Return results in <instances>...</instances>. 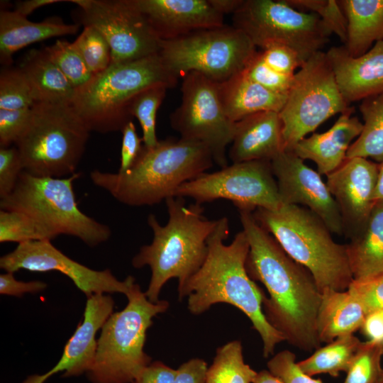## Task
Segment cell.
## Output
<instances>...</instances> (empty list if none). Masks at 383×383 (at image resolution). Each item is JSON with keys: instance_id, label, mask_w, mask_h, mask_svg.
Returning <instances> with one entry per match:
<instances>
[{"instance_id": "cell-2", "label": "cell", "mask_w": 383, "mask_h": 383, "mask_svg": "<svg viewBox=\"0 0 383 383\" xmlns=\"http://www.w3.org/2000/svg\"><path fill=\"white\" fill-rule=\"evenodd\" d=\"M229 235L226 217L218 224L208 240V254L201 267L184 283L178 285L179 299H187L189 312L199 315L218 303L231 304L250 319L263 343V355L274 354L275 347L285 341L265 318L263 291L250 278L246 270L249 243L242 230L233 241L225 244Z\"/></svg>"}, {"instance_id": "cell-31", "label": "cell", "mask_w": 383, "mask_h": 383, "mask_svg": "<svg viewBox=\"0 0 383 383\" xmlns=\"http://www.w3.org/2000/svg\"><path fill=\"white\" fill-rule=\"evenodd\" d=\"M360 111L362 130L350 146L346 158L370 157L380 163L383 161V93L362 99Z\"/></svg>"}, {"instance_id": "cell-3", "label": "cell", "mask_w": 383, "mask_h": 383, "mask_svg": "<svg viewBox=\"0 0 383 383\" xmlns=\"http://www.w3.org/2000/svg\"><path fill=\"white\" fill-rule=\"evenodd\" d=\"M213 163L212 155L203 143L168 138L152 148L143 145L127 172L94 170L90 178L123 204L151 206L173 196L180 185L205 173Z\"/></svg>"}, {"instance_id": "cell-22", "label": "cell", "mask_w": 383, "mask_h": 383, "mask_svg": "<svg viewBox=\"0 0 383 383\" xmlns=\"http://www.w3.org/2000/svg\"><path fill=\"white\" fill-rule=\"evenodd\" d=\"M284 150L283 123L279 113L262 111L236 122L228 151L232 163L272 161Z\"/></svg>"}, {"instance_id": "cell-37", "label": "cell", "mask_w": 383, "mask_h": 383, "mask_svg": "<svg viewBox=\"0 0 383 383\" xmlns=\"http://www.w3.org/2000/svg\"><path fill=\"white\" fill-rule=\"evenodd\" d=\"M44 49L75 89L85 85L94 76L72 43L57 40Z\"/></svg>"}, {"instance_id": "cell-7", "label": "cell", "mask_w": 383, "mask_h": 383, "mask_svg": "<svg viewBox=\"0 0 383 383\" xmlns=\"http://www.w3.org/2000/svg\"><path fill=\"white\" fill-rule=\"evenodd\" d=\"M126 296V307L112 313L101 328L94 363L86 374L91 383H132L152 362L144 351L147 331L170 304L150 301L136 283Z\"/></svg>"}, {"instance_id": "cell-11", "label": "cell", "mask_w": 383, "mask_h": 383, "mask_svg": "<svg viewBox=\"0 0 383 383\" xmlns=\"http://www.w3.org/2000/svg\"><path fill=\"white\" fill-rule=\"evenodd\" d=\"M233 23L256 48L284 45L294 50L304 62L322 51L332 34L318 15L300 11L285 0H243L233 14Z\"/></svg>"}, {"instance_id": "cell-53", "label": "cell", "mask_w": 383, "mask_h": 383, "mask_svg": "<svg viewBox=\"0 0 383 383\" xmlns=\"http://www.w3.org/2000/svg\"><path fill=\"white\" fill-rule=\"evenodd\" d=\"M252 383H284L280 378L270 372L268 370L258 372Z\"/></svg>"}, {"instance_id": "cell-52", "label": "cell", "mask_w": 383, "mask_h": 383, "mask_svg": "<svg viewBox=\"0 0 383 383\" xmlns=\"http://www.w3.org/2000/svg\"><path fill=\"white\" fill-rule=\"evenodd\" d=\"M211 5L221 14H233L241 6L243 0H209Z\"/></svg>"}, {"instance_id": "cell-35", "label": "cell", "mask_w": 383, "mask_h": 383, "mask_svg": "<svg viewBox=\"0 0 383 383\" xmlns=\"http://www.w3.org/2000/svg\"><path fill=\"white\" fill-rule=\"evenodd\" d=\"M383 342H362L343 383H377L383 367Z\"/></svg>"}, {"instance_id": "cell-23", "label": "cell", "mask_w": 383, "mask_h": 383, "mask_svg": "<svg viewBox=\"0 0 383 383\" xmlns=\"http://www.w3.org/2000/svg\"><path fill=\"white\" fill-rule=\"evenodd\" d=\"M353 113L351 106L328 131L304 138L289 151L304 160L313 161L321 175L328 174L345 160L350 146L362 132V123Z\"/></svg>"}, {"instance_id": "cell-1", "label": "cell", "mask_w": 383, "mask_h": 383, "mask_svg": "<svg viewBox=\"0 0 383 383\" xmlns=\"http://www.w3.org/2000/svg\"><path fill=\"white\" fill-rule=\"evenodd\" d=\"M238 211L250 247L247 272L269 294L262 302L266 319L292 346L306 352L316 350L321 344L316 328L321 294L313 275L258 224L252 211Z\"/></svg>"}, {"instance_id": "cell-38", "label": "cell", "mask_w": 383, "mask_h": 383, "mask_svg": "<svg viewBox=\"0 0 383 383\" xmlns=\"http://www.w3.org/2000/svg\"><path fill=\"white\" fill-rule=\"evenodd\" d=\"M72 43L93 75L104 71L111 64L110 45L94 27L84 26L81 34Z\"/></svg>"}, {"instance_id": "cell-40", "label": "cell", "mask_w": 383, "mask_h": 383, "mask_svg": "<svg viewBox=\"0 0 383 383\" xmlns=\"http://www.w3.org/2000/svg\"><path fill=\"white\" fill-rule=\"evenodd\" d=\"M243 72L267 90L285 96H287L292 87L294 76L283 74L274 70L264 61L261 51L255 52Z\"/></svg>"}, {"instance_id": "cell-28", "label": "cell", "mask_w": 383, "mask_h": 383, "mask_svg": "<svg viewBox=\"0 0 383 383\" xmlns=\"http://www.w3.org/2000/svg\"><path fill=\"white\" fill-rule=\"evenodd\" d=\"M18 67L28 80L35 103L71 104L75 89L44 48L29 50Z\"/></svg>"}, {"instance_id": "cell-50", "label": "cell", "mask_w": 383, "mask_h": 383, "mask_svg": "<svg viewBox=\"0 0 383 383\" xmlns=\"http://www.w3.org/2000/svg\"><path fill=\"white\" fill-rule=\"evenodd\" d=\"M360 329L368 340L383 342V310L368 313Z\"/></svg>"}, {"instance_id": "cell-26", "label": "cell", "mask_w": 383, "mask_h": 383, "mask_svg": "<svg viewBox=\"0 0 383 383\" xmlns=\"http://www.w3.org/2000/svg\"><path fill=\"white\" fill-rule=\"evenodd\" d=\"M321 294L316 323L321 343H328L361 328L367 313L357 297L348 289L338 291L326 288Z\"/></svg>"}, {"instance_id": "cell-46", "label": "cell", "mask_w": 383, "mask_h": 383, "mask_svg": "<svg viewBox=\"0 0 383 383\" xmlns=\"http://www.w3.org/2000/svg\"><path fill=\"white\" fill-rule=\"evenodd\" d=\"M122 143L120 167L118 172L123 173L130 170L139 157L143 145L142 138L137 133L132 121L127 123L121 130Z\"/></svg>"}, {"instance_id": "cell-9", "label": "cell", "mask_w": 383, "mask_h": 383, "mask_svg": "<svg viewBox=\"0 0 383 383\" xmlns=\"http://www.w3.org/2000/svg\"><path fill=\"white\" fill-rule=\"evenodd\" d=\"M38 177L23 171L13 190L0 200L1 209L21 211L38 223L54 239L60 235L78 238L90 247L106 242L110 228L78 208L73 182L80 177Z\"/></svg>"}, {"instance_id": "cell-27", "label": "cell", "mask_w": 383, "mask_h": 383, "mask_svg": "<svg viewBox=\"0 0 383 383\" xmlns=\"http://www.w3.org/2000/svg\"><path fill=\"white\" fill-rule=\"evenodd\" d=\"M346 244L353 280L383 273V201L375 202L362 229Z\"/></svg>"}, {"instance_id": "cell-24", "label": "cell", "mask_w": 383, "mask_h": 383, "mask_svg": "<svg viewBox=\"0 0 383 383\" xmlns=\"http://www.w3.org/2000/svg\"><path fill=\"white\" fill-rule=\"evenodd\" d=\"M79 24L65 23L56 16L41 22H32L14 11L1 9L0 12V61L11 66L16 51L34 43L57 36L75 34Z\"/></svg>"}, {"instance_id": "cell-15", "label": "cell", "mask_w": 383, "mask_h": 383, "mask_svg": "<svg viewBox=\"0 0 383 383\" xmlns=\"http://www.w3.org/2000/svg\"><path fill=\"white\" fill-rule=\"evenodd\" d=\"M78 24L96 28L111 48V64L158 53L161 40L133 0H72Z\"/></svg>"}, {"instance_id": "cell-29", "label": "cell", "mask_w": 383, "mask_h": 383, "mask_svg": "<svg viewBox=\"0 0 383 383\" xmlns=\"http://www.w3.org/2000/svg\"><path fill=\"white\" fill-rule=\"evenodd\" d=\"M347 20L343 46L352 57L364 55L383 40V0H340Z\"/></svg>"}, {"instance_id": "cell-4", "label": "cell", "mask_w": 383, "mask_h": 383, "mask_svg": "<svg viewBox=\"0 0 383 383\" xmlns=\"http://www.w3.org/2000/svg\"><path fill=\"white\" fill-rule=\"evenodd\" d=\"M167 223L162 226L154 214L148 217L153 233L150 244L143 245L132 259L135 268L148 266L151 277L148 299L156 303L162 288L172 278L184 283L203 265L208 254V240L218 219L209 220L204 208L194 203L186 205L184 198L171 196L165 200Z\"/></svg>"}, {"instance_id": "cell-48", "label": "cell", "mask_w": 383, "mask_h": 383, "mask_svg": "<svg viewBox=\"0 0 383 383\" xmlns=\"http://www.w3.org/2000/svg\"><path fill=\"white\" fill-rule=\"evenodd\" d=\"M207 369L203 359H190L176 370L173 383H205Z\"/></svg>"}, {"instance_id": "cell-42", "label": "cell", "mask_w": 383, "mask_h": 383, "mask_svg": "<svg viewBox=\"0 0 383 383\" xmlns=\"http://www.w3.org/2000/svg\"><path fill=\"white\" fill-rule=\"evenodd\" d=\"M23 162L17 148H0V199L9 195L14 189L21 173Z\"/></svg>"}, {"instance_id": "cell-18", "label": "cell", "mask_w": 383, "mask_h": 383, "mask_svg": "<svg viewBox=\"0 0 383 383\" xmlns=\"http://www.w3.org/2000/svg\"><path fill=\"white\" fill-rule=\"evenodd\" d=\"M379 163L364 157L346 158L326 175V184L335 200L348 238L364 226L375 204Z\"/></svg>"}, {"instance_id": "cell-10", "label": "cell", "mask_w": 383, "mask_h": 383, "mask_svg": "<svg viewBox=\"0 0 383 383\" xmlns=\"http://www.w3.org/2000/svg\"><path fill=\"white\" fill-rule=\"evenodd\" d=\"M257 51L245 33L224 25L161 40L158 55L177 78L196 72L218 83L242 72Z\"/></svg>"}, {"instance_id": "cell-41", "label": "cell", "mask_w": 383, "mask_h": 383, "mask_svg": "<svg viewBox=\"0 0 383 383\" xmlns=\"http://www.w3.org/2000/svg\"><path fill=\"white\" fill-rule=\"evenodd\" d=\"M267 370L284 383H323L305 374L297 365L296 355L284 350L273 355L267 363Z\"/></svg>"}, {"instance_id": "cell-21", "label": "cell", "mask_w": 383, "mask_h": 383, "mask_svg": "<svg viewBox=\"0 0 383 383\" xmlns=\"http://www.w3.org/2000/svg\"><path fill=\"white\" fill-rule=\"evenodd\" d=\"M326 54L348 104L383 93V40L359 57H352L343 45L331 47Z\"/></svg>"}, {"instance_id": "cell-19", "label": "cell", "mask_w": 383, "mask_h": 383, "mask_svg": "<svg viewBox=\"0 0 383 383\" xmlns=\"http://www.w3.org/2000/svg\"><path fill=\"white\" fill-rule=\"evenodd\" d=\"M113 298L106 294L87 296L83 321L65 345L57 363L43 374L29 375L22 383H45L51 376L63 372L62 377L87 374L91 368L97 346V332L112 314Z\"/></svg>"}, {"instance_id": "cell-25", "label": "cell", "mask_w": 383, "mask_h": 383, "mask_svg": "<svg viewBox=\"0 0 383 383\" xmlns=\"http://www.w3.org/2000/svg\"><path fill=\"white\" fill-rule=\"evenodd\" d=\"M217 89L226 114L234 122L262 111L279 113L287 96L267 90L243 71L217 83Z\"/></svg>"}, {"instance_id": "cell-12", "label": "cell", "mask_w": 383, "mask_h": 383, "mask_svg": "<svg viewBox=\"0 0 383 383\" xmlns=\"http://www.w3.org/2000/svg\"><path fill=\"white\" fill-rule=\"evenodd\" d=\"M350 106L345 100L326 52L313 54L297 71L279 112L285 151L320 125Z\"/></svg>"}, {"instance_id": "cell-6", "label": "cell", "mask_w": 383, "mask_h": 383, "mask_svg": "<svg viewBox=\"0 0 383 383\" xmlns=\"http://www.w3.org/2000/svg\"><path fill=\"white\" fill-rule=\"evenodd\" d=\"M177 80L165 67L158 53L111 64L75 89L71 105L90 132L121 131L132 121L130 107L140 93L159 84L173 88Z\"/></svg>"}, {"instance_id": "cell-34", "label": "cell", "mask_w": 383, "mask_h": 383, "mask_svg": "<svg viewBox=\"0 0 383 383\" xmlns=\"http://www.w3.org/2000/svg\"><path fill=\"white\" fill-rule=\"evenodd\" d=\"M50 234L28 215L15 210H0V242L22 243L52 240Z\"/></svg>"}, {"instance_id": "cell-43", "label": "cell", "mask_w": 383, "mask_h": 383, "mask_svg": "<svg viewBox=\"0 0 383 383\" xmlns=\"http://www.w3.org/2000/svg\"><path fill=\"white\" fill-rule=\"evenodd\" d=\"M260 51L267 65L283 74L294 75L296 69L304 64L294 50L284 45H272Z\"/></svg>"}, {"instance_id": "cell-8", "label": "cell", "mask_w": 383, "mask_h": 383, "mask_svg": "<svg viewBox=\"0 0 383 383\" xmlns=\"http://www.w3.org/2000/svg\"><path fill=\"white\" fill-rule=\"evenodd\" d=\"M89 133L71 104L36 102L15 145L25 171L62 178L76 173Z\"/></svg>"}, {"instance_id": "cell-51", "label": "cell", "mask_w": 383, "mask_h": 383, "mask_svg": "<svg viewBox=\"0 0 383 383\" xmlns=\"http://www.w3.org/2000/svg\"><path fill=\"white\" fill-rule=\"evenodd\" d=\"M60 0H25L20 1L16 4L14 11L26 17L36 9L46 5L62 2Z\"/></svg>"}, {"instance_id": "cell-13", "label": "cell", "mask_w": 383, "mask_h": 383, "mask_svg": "<svg viewBox=\"0 0 383 383\" xmlns=\"http://www.w3.org/2000/svg\"><path fill=\"white\" fill-rule=\"evenodd\" d=\"M173 196L189 197L195 203L224 199L238 210L262 208L278 210L282 206L271 162L252 160L232 163L211 173H203L180 185Z\"/></svg>"}, {"instance_id": "cell-20", "label": "cell", "mask_w": 383, "mask_h": 383, "mask_svg": "<svg viewBox=\"0 0 383 383\" xmlns=\"http://www.w3.org/2000/svg\"><path fill=\"white\" fill-rule=\"evenodd\" d=\"M161 40L224 26L209 0H133Z\"/></svg>"}, {"instance_id": "cell-33", "label": "cell", "mask_w": 383, "mask_h": 383, "mask_svg": "<svg viewBox=\"0 0 383 383\" xmlns=\"http://www.w3.org/2000/svg\"><path fill=\"white\" fill-rule=\"evenodd\" d=\"M168 89L165 84L151 87L140 93L131 105L130 114L140 123L145 148H152L159 142L156 135L157 113Z\"/></svg>"}, {"instance_id": "cell-14", "label": "cell", "mask_w": 383, "mask_h": 383, "mask_svg": "<svg viewBox=\"0 0 383 383\" xmlns=\"http://www.w3.org/2000/svg\"><path fill=\"white\" fill-rule=\"evenodd\" d=\"M181 91V104L170 116L172 128L180 138L206 145L221 168L228 166L226 150L233 141L236 122L223 110L217 82L191 72L182 77Z\"/></svg>"}, {"instance_id": "cell-30", "label": "cell", "mask_w": 383, "mask_h": 383, "mask_svg": "<svg viewBox=\"0 0 383 383\" xmlns=\"http://www.w3.org/2000/svg\"><path fill=\"white\" fill-rule=\"evenodd\" d=\"M361 343L353 334L343 335L319 347L311 356L297 362V365L302 372L311 377L327 374L336 377L340 372H347Z\"/></svg>"}, {"instance_id": "cell-55", "label": "cell", "mask_w": 383, "mask_h": 383, "mask_svg": "<svg viewBox=\"0 0 383 383\" xmlns=\"http://www.w3.org/2000/svg\"><path fill=\"white\" fill-rule=\"evenodd\" d=\"M377 383H383V368Z\"/></svg>"}, {"instance_id": "cell-32", "label": "cell", "mask_w": 383, "mask_h": 383, "mask_svg": "<svg viewBox=\"0 0 383 383\" xmlns=\"http://www.w3.org/2000/svg\"><path fill=\"white\" fill-rule=\"evenodd\" d=\"M257 373L245 363L241 342L234 340L217 349L205 383H252Z\"/></svg>"}, {"instance_id": "cell-45", "label": "cell", "mask_w": 383, "mask_h": 383, "mask_svg": "<svg viewBox=\"0 0 383 383\" xmlns=\"http://www.w3.org/2000/svg\"><path fill=\"white\" fill-rule=\"evenodd\" d=\"M348 290L360 300L367 313L383 310V273L367 279L353 280Z\"/></svg>"}, {"instance_id": "cell-17", "label": "cell", "mask_w": 383, "mask_h": 383, "mask_svg": "<svg viewBox=\"0 0 383 383\" xmlns=\"http://www.w3.org/2000/svg\"><path fill=\"white\" fill-rule=\"evenodd\" d=\"M283 204L305 207L319 217L331 233L343 234L338 206L318 171L292 151H284L271 161Z\"/></svg>"}, {"instance_id": "cell-49", "label": "cell", "mask_w": 383, "mask_h": 383, "mask_svg": "<svg viewBox=\"0 0 383 383\" xmlns=\"http://www.w3.org/2000/svg\"><path fill=\"white\" fill-rule=\"evenodd\" d=\"M176 371L162 362H152L132 383H173Z\"/></svg>"}, {"instance_id": "cell-36", "label": "cell", "mask_w": 383, "mask_h": 383, "mask_svg": "<svg viewBox=\"0 0 383 383\" xmlns=\"http://www.w3.org/2000/svg\"><path fill=\"white\" fill-rule=\"evenodd\" d=\"M32 90L18 67H5L0 74V109H30L35 104Z\"/></svg>"}, {"instance_id": "cell-16", "label": "cell", "mask_w": 383, "mask_h": 383, "mask_svg": "<svg viewBox=\"0 0 383 383\" xmlns=\"http://www.w3.org/2000/svg\"><path fill=\"white\" fill-rule=\"evenodd\" d=\"M51 240L19 243L15 250L0 258V267L6 272L20 270L45 272L57 271L69 277L86 296L122 293L126 295L135 283L128 276L118 280L109 270H92L71 259L55 248Z\"/></svg>"}, {"instance_id": "cell-54", "label": "cell", "mask_w": 383, "mask_h": 383, "mask_svg": "<svg viewBox=\"0 0 383 383\" xmlns=\"http://www.w3.org/2000/svg\"><path fill=\"white\" fill-rule=\"evenodd\" d=\"M374 199L375 202L383 201V161L379 163L378 177Z\"/></svg>"}, {"instance_id": "cell-5", "label": "cell", "mask_w": 383, "mask_h": 383, "mask_svg": "<svg viewBox=\"0 0 383 383\" xmlns=\"http://www.w3.org/2000/svg\"><path fill=\"white\" fill-rule=\"evenodd\" d=\"M252 215L289 257L311 273L321 292L326 288L348 289L353 277L346 244L336 243L323 221L309 209L283 204L278 210L256 209Z\"/></svg>"}, {"instance_id": "cell-39", "label": "cell", "mask_w": 383, "mask_h": 383, "mask_svg": "<svg viewBox=\"0 0 383 383\" xmlns=\"http://www.w3.org/2000/svg\"><path fill=\"white\" fill-rule=\"evenodd\" d=\"M293 8L309 11L318 16L332 33L335 34L345 45L347 40V20L335 0H285Z\"/></svg>"}, {"instance_id": "cell-44", "label": "cell", "mask_w": 383, "mask_h": 383, "mask_svg": "<svg viewBox=\"0 0 383 383\" xmlns=\"http://www.w3.org/2000/svg\"><path fill=\"white\" fill-rule=\"evenodd\" d=\"M31 108L19 110L0 109V147L16 144L30 118Z\"/></svg>"}, {"instance_id": "cell-47", "label": "cell", "mask_w": 383, "mask_h": 383, "mask_svg": "<svg viewBox=\"0 0 383 383\" xmlns=\"http://www.w3.org/2000/svg\"><path fill=\"white\" fill-rule=\"evenodd\" d=\"M46 287V283L42 281H18L13 272H6L0 274V294L2 295L21 296L25 293L41 292Z\"/></svg>"}]
</instances>
